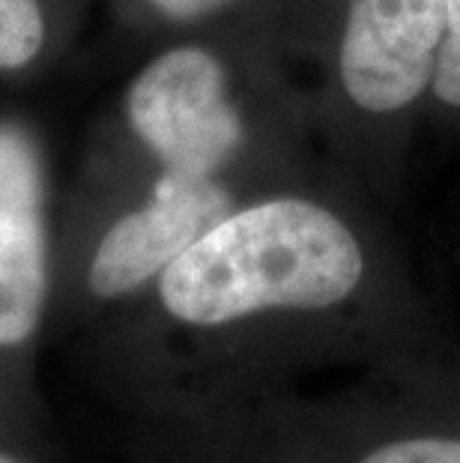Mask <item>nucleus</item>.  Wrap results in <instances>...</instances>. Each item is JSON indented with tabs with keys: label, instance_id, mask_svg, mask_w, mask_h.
<instances>
[{
	"label": "nucleus",
	"instance_id": "obj_1",
	"mask_svg": "<svg viewBox=\"0 0 460 463\" xmlns=\"http://www.w3.org/2000/svg\"><path fill=\"white\" fill-rule=\"evenodd\" d=\"M359 236L299 198L230 210L153 284L159 314L192 335L323 320L368 290Z\"/></svg>",
	"mask_w": 460,
	"mask_h": 463
},
{
	"label": "nucleus",
	"instance_id": "obj_2",
	"mask_svg": "<svg viewBox=\"0 0 460 463\" xmlns=\"http://www.w3.org/2000/svg\"><path fill=\"white\" fill-rule=\"evenodd\" d=\"M126 455L138 463H460V395L249 398L198 416L150 419Z\"/></svg>",
	"mask_w": 460,
	"mask_h": 463
},
{
	"label": "nucleus",
	"instance_id": "obj_3",
	"mask_svg": "<svg viewBox=\"0 0 460 463\" xmlns=\"http://www.w3.org/2000/svg\"><path fill=\"white\" fill-rule=\"evenodd\" d=\"M126 117L168 174L207 180L242 144L224 66L194 45L164 52L141 69L126 93Z\"/></svg>",
	"mask_w": 460,
	"mask_h": 463
},
{
	"label": "nucleus",
	"instance_id": "obj_4",
	"mask_svg": "<svg viewBox=\"0 0 460 463\" xmlns=\"http://www.w3.org/2000/svg\"><path fill=\"white\" fill-rule=\"evenodd\" d=\"M54 290L45 165L36 137L0 123V362L22 359L42 332Z\"/></svg>",
	"mask_w": 460,
	"mask_h": 463
},
{
	"label": "nucleus",
	"instance_id": "obj_5",
	"mask_svg": "<svg viewBox=\"0 0 460 463\" xmlns=\"http://www.w3.org/2000/svg\"><path fill=\"white\" fill-rule=\"evenodd\" d=\"M233 210L215 176L162 171L150 201L120 215L84 266L87 297L111 305L150 290L168 266Z\"/></svg>",
	"mask_w": 460,
	"mask_h": 463
},
{
	"label": "nucleus",
	"instance_id": "obj_6",
	"mask_svg": "<svg viewBox=\"0 0 460 463\" xmlns=\"http://www.w3.org/2000/svg\"><path fill=\"white\" fill-rule=\"evenodd\" d=\"M448 0H350L341 81L374 114L398 111L434 78Z\"/></svg>",
	"mask_w": 460,
	"mask_h": 463
},
{
	"label": "nucleus",
	"instance_id": "obj_7",
	"mask_svg": "<svg viewBox=\"0 0 460 463\" xmlns=\"http://www.w3.org/2000/svg\"><path fill=\"white\" fill-rule=\"evenodd\" d=\"M45 45V15L39 0H0V72L36 61Z\"/></svg>",
	"mask_w": 460,
	"mask_h": 463
},
{
	"label": "nucleus",
	"instance_id": "obj_8",
	"mask_svg": "<svg viewBox=\"0 0 460 463\" xmlns=\"http://www.w3.org/2000/svg\"><path fill=\"white\" fill-rule=\"evenodd\" d=\"M430 87L446 105L460 108V0H448L446 6V31L439 39Z\"/></svg>",
	"mask_w": 460,
	"mask_h": 463
},
{
	"label": "nucleus",
	"instance_id": "obj_9",
	"mask_svg": "<svg viewBox=\"0 0 460 463\" xmlns=\"http://www.w3.org/2000/svg\"><path fill=\"white\" fill-rule=\"evenodd\" d=\"M150 4L174 22H194V18L219 13L221 6L233 4V0H150Z\"/></svg>",
	"mask_w": 460,
	"mask_h": 463
},
{
	"label": "nucleus",
	"instance_id": "obj_10",
	"mask_svg": "<svg viewBox=\"0 0 460 463\" xmlns=\"http://www.w3.org/2000/svg\"><path fill=\"white\" fill-rule=\"evenodd\" d=\"M0 463H42L39 455H31V451H22L15 446H9V442L0 439Z\"/></svg>",
	"mask_w": 460,
	"mask_h": 463
}]
</instances>
